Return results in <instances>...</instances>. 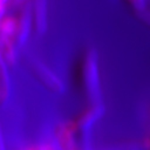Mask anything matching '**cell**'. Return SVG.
I'll list each match as a JSON object with an SVG mask.
<instances>
[{
    "mask_svg": "<svg viewBox=\"0 0 150 150\" xmlns=\"http://www.w3.org/2000/svg\"><path fill=\"white\" fill-rule=\"evenodd\" d=\"M129 1L131 3V5L135 8H137L139 11H143L145 7V0H129Z\"/></svg>",
    "mask_w": 150,
    "mask_h": 150,
    "instance_id": "6da1fadb",
    "label": "cell"
}]
</instances>
